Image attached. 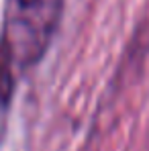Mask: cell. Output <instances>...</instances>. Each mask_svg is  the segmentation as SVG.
<instances>
[{
  "label": "cell",
  "mask_w": 149,
  "mask_h": 151,
  "mask_svg": "<svg viewBox=\"0 0 149 151\" xmlns=\"http://www.w3.org/2000/svg\"><path fill=\"white\" fill-rule=\"evenodd\" d=\"M66 0H6L0 61L12 72L37 65L61 23Z\"/></svg>",
  "instance_id": "cell-1"
},
{
  "label": "cell",
  "mask_w": 149,
  "mask_h": 151,
  "mask_svg": "<svg viewBox=\"0 0 149 151\" xmlns=\"http://www.w3.org/2000/svg\"><path fill=\"white\" fill-rule=\"evenodd\" d=\"M12 90H14V72L0 61V139L4 133L6 125V114H8V106L12 98Z\"/></svg>",
  "instance_id": "cell-2"
}]
</instances>
